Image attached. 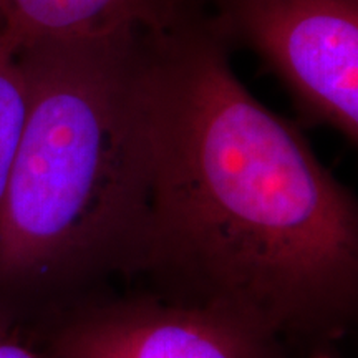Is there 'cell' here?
<instances>
[{"mask_svg":"<svg viewBox=\"0 0 358 358\" xmlns=\"http://www.w3.org/2000/svg\"><path fill=\"white\" fill-rule=\"evenodd\" d=\"M279 345L222 313L148 299L71 320L43 358H282Z\"/></svg>","mask_w":358,"mask_h":358,"instance_id":"4","label":"cell"},{"mask_svg":"<svg viewBox=\"0 0 358 358\" xmlns=\"http://www.w3.org/2000/svg\"><path fill=\"white\" fill-rule=\"evenodd\" d=\"M319 358H330V357H319Z\"/></svg>","mask_w":358,"mask_h":358,"instance_id":"9","label":"cell"},{"mask_svg":"<svg viewBox=\"0 0 358 358\" xmlns=\"http://www.w3.org/2000/svg\"><path fill=\"white\" fill-rule=\"evenodd\" d=\"M222 37L252 45L312 122L358 141V0H217Z\"/></svg>","mask_w":358,"mask_h":358,"instance_id":"3","label":"cell"},{"mask_svg":"<svg viewBox=\"0 0 358 358\" xmlns=\"http://www.w3.org/2000/svg\"><path fill=\"white\" fill-rule=\"evenodd\" d=\"M0 25H2V0H0Z\"/></svg>","mask_w":358,"mask_h":358,"instance_id":"8","label":"cell"},{"mask_svg":"<svg viewBox=\"0 0 358 358\" xmlns=\"http://www.w3.org/2000/svg\"><path fill=\"white\" fill-rule=\"evenodd\" d=\"M189 17L146 34L148 204L136 272L264 337L338 338L358 306L357 201Z\"/></svg>","mask_w":358,"mask_h":358,"instance_id":"1","label":"cell"},{"mask_svg":"<svg viewBox=\"0 0 358 358\" xmlns=\"http://www.w3.org/2000/svg\"><path fill=\"white\" fill-rule=\"evenodd\" d=\"M0 358H43L0 325Z\"/></svg>","mask_w":358,"mask_h":358,"instance_id":"7","label":"cell"},{"mask_svg":"<svg viewBox=\"0 0 358 358\" xmlns=\"http://www.w3.org/2000/svg\"><path fill=\"white\" fill-rule=\"evenodd\" d=\"M19 58L29 106L0 203V280L136 272L146 34L32 43Z\"/></svg>","mask_w":358,"mask_h":358,"instance_id":"2","label":"cell"},{"mask_svg":"<svg viewBox=\"0 0 358 358\" xmlns=\"http://www.w3.org/2000/svg\"><path fill=\"white\" fill-rule=\"evenodd\" d=\"M29 88L19 48L0 25V203L25 124Z\"/></svg>","mask_w":358,"mask_h":358,"instance_id":"6","label":"cell"},{"mask_svg":"<svg viewBox=\"0 0 358 358\" xmlns=\"http://www.w3.org/2000/svg\"><path fill=\"white\" fill-rule=\"evenodd\" d=\"M189 15L186 0H2L3 32L17 48L161 32Z\"/></svg>","mask_w":358,"mask_h":358,"instance_id":"5","label":"cell"}]
</instances>
